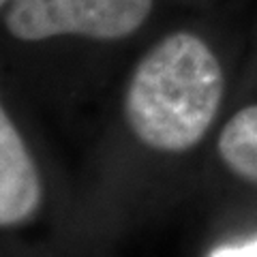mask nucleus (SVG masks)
Instances as JSON below:
<instances>
[{
    "instance_id": "nucleus-1",
    "label": "nucleus",
    "mask_w": 257,
    "mask_h": 257,
    "mask_svg": "<svg viewBox=\"0 0 257 257\" xmlns=\"http://www.w3.org/2000/svg\"><path fill=\"white\" fill-rule=\"evenodd\" d=\"M223 71L202 39L174 32L144 56L124 94V116L146 146L182 152L202 142L223 99Z\"/></svg>"
},
{
    "instance_id": "nucleus-2",
    "label": "nucleus",
    "mask_w": 257,
    "mask_h": 257,
    "mask_svg": "<svg viewBox=\"0 0 257 257\" xmlns=\"http://www.w3.org/2000/svg\"><path fill=\"white\" fill-rule=\"evenodd\" d=\"M150 9L152 0H11L7 26L22 41L56 35L111 41L138 30Z\"/></svg>"
},
{
    "instance_id": "nucleus-3",
    "label": "nucleus",
    "mask_w": 257,
    "mask_h": 257,
    "mask_svg": "<svg viewBox=\"0 0 257 257\" xmlns=\"http://www.w3.org/2000/svg\"><path fill=\"white\" fill-rule=\"evenodd\" d=\"M41 202V180L26 146L0 105V227L26 221Z\"/></svg>"
},
{
    "instance_id": "nucleus-4",
    "label": "nucleus",
    "mask_w": 257,
    "mask_h": 257,
    "mask_svg": "<svg viewBox=\"0 0 257 257\" xmlns=\"http://www.w3.org/2000/svg\"><path fill=\"white\" fill-rule=\"evenodd\" d=\"M219 155L236 176L257 184V105L240 109L225 124Z\"/></svg>"
},
{
    "instance_id": "nucleus-5",
    "label": "nucleus",
    "mask_w": 257,
    "mask_h": 257,
    "mask_svg": "<svg viewBox=\"0 0 257 257\" xmlns=\"http://www.w3.org/2000/svg\"><path fill=\"white\" fill-rule=\"evenodd\" d=\"M210 257H257V240L240 246H223L214 251Z\"/></svg>"
},
{
    "instance_id": "nucleus-6",
    "label": "nucleus",
    "mask_w": 257,
    "mask_h": 257,
    "mask_svg": "<svg viewBox=\"0 0 257 257\" xmlns=\"http://www.w3.org/2000/svg\"><path fill=\"white\" fill-rule=\"evenodd\" d=\"M7 3H9V0H0V9H3V5H7Z\"/></svg>"
}]
</instances>
